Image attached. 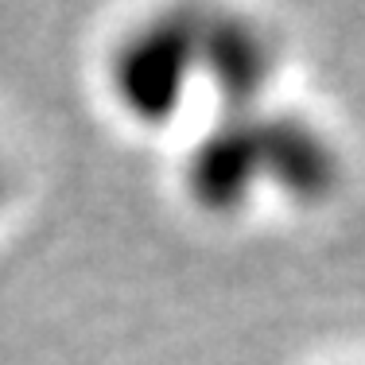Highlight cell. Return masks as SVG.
I'll use <instances>...</instances> for the list:
<instances>
[{
  "label": "cell",
  "mask_w": 365,
  "mask_h": 365,
  "mask_svg": "<svg viewBox=\"0 0 365 365\" xmlns=\"http://www.w3.org/2000/svg\"><path fill=\"white\" fill-rule=\"evenodd\" d=\"M198 82V16L168 12L140 24L109 63V90L125 117L160 128Z\"/></svg>",
  "instance_id": "6da1fadb"
},
{
  "label": "cell",
  "mask_w": 365,
  "mask_h": 365,
  "mask_svg": "<svg viewBox=\"0 0 365 365\" xmlns=\"http://www.w3.org/2000/svg\"><path fill=\"white\" fill-rule=\"evenodd\" d=\"M182 187L206 214H237L264 190L260 160V113H230L214 125L182 163Z\"/></svg>",
  "instance_id": "7a4b0ae2"
},
{
  "label": "cell",
  "mask_w": 365,
  "mask_h": 365,
  "mask_svg": "<svg viewBox=\"0 0 365 365\" xmlns=\"http://www.w3.org/2000/svg\"><path fill=\"white\" fill-rule=\"evenodd\" d=\"M260 160L264 190H276L292 202H319L342 175V155L330 136L292 113H260Z\"/></svg>",
  "instance_id": "3957f363"
},
{
  "label": "cell",
  "mask_w": 365,
  "mask_h": 365,
  "mask_svg": "<svg viewBox=\"0 0 365 365\" xmlns=\"http://www.w3.org/2000/svg\"><path fill=\"white\" fill-rule=\"evenodd\" d=\"M276 74V51L268 36L237 16H198V78L230 106L253 109Z\"/></svg>",
  "instance_id": "277c9868"
},
{
  "label": "cell",
  "mask_w": 365,
  "mask_h": 365,
  "mask_svg": "<svg viewBox=\"0 0 365 365\" xmlns=\"http://www.w3.org/2000/svg\"><path fill=\"white\" fill-rule=\"evenodd\" d=\"M0 187H4V163H0Z\"/></svg>",
  "instance_id": "5b68a950"
}]
</instances>
